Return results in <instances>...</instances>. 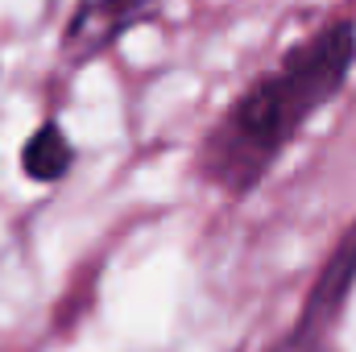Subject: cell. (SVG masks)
Returning a JSON list of instances; mask_svg holds the SVG:
<instances>
[{"label":"cell","instance_id":"obj_1","mask_svg":"<svg viewBox=\"0 0 356 352\" xmlns=\"http://www.w3.org/2000/svg\"><path fill=\"white\" fill-rule=\"evenodd\" d=\"M356 63V29L348 21L327 25L302 42L273 75L245 91L207 141V175L232 191L253 186L269 162L290 145L302 120L323 108Z\"/></svg>","mask_w":356,"mask_h":352},{"label":"cell","instance_id":"obj_3","mask_svg":"<svg viewBox=\"0 0 356 352\" xmlns=\"http://www.w3.org/2000/svg\"><path fill=\"white\" fill-rule=\"evenodd\" d=\"M353 282H356V228L344 237V245L336 249V257H332L327 269L319 273V286L311 290L298 328H307V332H323V328L336 319V311H340L344 294L353 290Z\"/></svg>","mask_w":356,"mask_h":352},{"label":"cell","instance_id":"obj_2","mask_svg":"<svg viewBox=\"0 0 356 352\" xmlns=\"http://www.w3.org/2000/svg\"><path fill=\"white\" fill-rule=\"evenodd\" d=\"M162 0H83L67 25L63 50L83 63L91 54H99L104 46H112L124 29H133L137 21H145Z\"/></svg>","mask_w":356,"mask_h":352},{"label":"cell","instance_id":"obj_5","mask_svg":"<svg viewBox=\"0 0 356 352\" xmlns=\"http://www.w3.org/2000/svg\"><path fill=\"white\" fill-rule=\"evenodd\" d=\"M277 352H327V344H323V332L294 328V332H290V340H286Z\"/></svg>","mask_w":356,"mask_h":352},{"label":"cell","instance_id":"obj_4","mask_svg":"<svg viewBox=\"0 0 356 352\" xmlns=\"http://www.w3.org/2000/svg\"><path fill=\"white\" fill-rule=\"evenodd\" d=\"M21 166H25V175L33 178V182H58V178L71 170V145H67L63 129L58 125H42L25 141Z\"/></svg>","mask_w":356,"mask_h":352}]
</instances>
